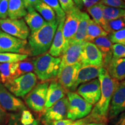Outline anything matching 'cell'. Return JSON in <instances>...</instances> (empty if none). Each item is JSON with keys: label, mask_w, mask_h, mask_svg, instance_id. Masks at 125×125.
Listing matches in <instances>:
<instances>
[{"label": "cell", "mask_w": 125, "mask_h": 125, "mask_svg": "<svg viewBox=\"0 0 125 125\" xmlns=\"http://www.w3.org/2000/svg\"><path fill=\"white\" fill-rule=\"evenodd\" d=\"M81 13L82 12L81 11L80 9L76 7L65 15V21L62 29V35L64 38L62 53L69 46L70 42L74 38L77 31L81 19Z\"/></svg>", "instance_id": "cell-8"}, {"label": "cell", "mask_w": 125, "mask_h": 125, "mask_svg": "<svg viewBox=\"0 0 125 125\" xmlns=\"http://www.w3.org/2000/svg\"><path fill=\"white\" fill-rule=\"evenodd\" d=\"M67 97L68 100V109L67 118L76 121L83 119L90 113L93 105L74 92H68Z\"/></svg>", "instance_id": "cell-4"}, {"label": "cell", "mask_w": 125, "mask_h": 125, "mask_svg": "<svg viewBox=\"0 0 125 125\" xmlns=\"http://www.w3.org/2000/svg\"><path fill=\"white\" fill-rule=\"evenodd\" d=\"M123 1H125V0H123Z\"/></svg>", "instance_id": "cell-52"}, {"label": "cell", "mask_w": 125, "mask_h": 125, "mask_svg": "<svg viewBox=\"0 0 125 125\" xmlns=\"http://www.w3.org/2000/svg\"><path fill=\"white\" fill-rule=\"evenodd\" d=\"M59 22H46L38 30L31 32L28 37L30 55L38 56L46 53L51 48Z\"/></svg>", "instance_id": "cell-2"}, {"label": "cell", "mask_w": 125, "mask_h": 125, "mask_svg": "<svg viewBox=\"0 0 125 125\" xmlns=\"http://www.w3.org/2000/svg\"><path fill=\"white\" fill-rule=\"evenodd\" d=\"M28 55L15 53H0L1 63H16L27 59Z\"/></svg>", "instance_id": "cell-31"}, {"label": "cell", "mask_w": 125, "mask_h": 125, "mask_svg": "<svg viewBox=\"0 0 125 125\" xmlns=\"http://www.w3.org/2000/svg\"><path fill=\"white\" fill-rule=\"evenodd\" d=\"M0 29H1V28H0Z\"/></svg>", "instance_id": "cell-54"}, {"label": "cell", "mask_w": 125, "mask_h": 125, "mask_svg": "<svg viewBox=\"0 0 125 125\" xmlns=\"http://www.w3.org/2000/svg\"><path fill=\"white\" fill-rule=\"evenodd\" d=\"M87 11L92 17L94 21L102 27L106 32H108L107 22L104 19V16H103L102 4L98 2L87 8Z\"/></svg>", "instance_id": "cell-24"}, {"label": "cell", "mask_w": 125, "mask_h": 125, "mask_svg": "<svg viewBox=\"0 0 125 125\" xmlns=\"http://www.w3.org/2000/svg\"><path fill=\"white\" fill-rule=\"evenodd\" d=\"M41 1L48 5L54 10L59 22L62 19L65 18L66 15L61 8L58 0H41Z\"/></svg>", "instance_id": "cell-32"}, {"label": "cell", "mask_w": 125, "mask_h": 125, "mask_svg": "<svg viewBox=\"0 0 125 125\" xmlns=\"http://www.w3.org/2000/svg\"><path fill=\"white\" fill-rule=\"evenodd\" d=\"M112 58H125V46L119 43H114L112 46Z\"/></svg>", "instance_id": "cell-35"}, {"label": "cell", "mask_w": 125, "mask_h": 125, "mask_svg": "<svg viewBox=\"0 0 125 125\" xmlns=\"http://www.w3.org/2000/svg\"><path fill=\"white\" fill-rule=\"evenodd\" d=\"M122 83V84H123V85H125V80L124 81H123V82H122V83Z\"/></svg>", "instance_id": "cell-49"}, {"label": "cell", "mask_w": 125, "mask_h": 125, "mask_svg": "<svg viewBox=\"0 0 125 125\" xmlns=\"http://www.w3.org/2000/svg\"><path fill=\"white\" fill-rule=\"evenodd\" d=\"M61 57H55L48 53L32 59L34 71L37 77L42 82L54 79L58 74Z\"/></svg>", "instance_id": "cell-3"}, {"label": "cell", "mask_w": 125, "mask_h": 125, "mask_svg": "<svg viewBox=\"0 0 125 125\" xmlns=\"http://www.w3.org/2000/svg\"><path fill=\"white\" fill-rule=\"evenodd\" d=\"M65 19V18L62 19L59 21L52 43L48 52V53L55 57H60L61 55H62L63 52L64 38L62 35V29Z\"/></svg>", "instance_id": "cell-20"}, {"label": "cell", "mask_w": 125, "mask_h": 125, "mask_svg": "<svg viewBox=\"0 0 125 125\" xmlns=\"http://www.w3.org/2000/svg\"><path fill=\"white\" fill-rule=\"evenodd\" d=\"M49 85L48 81L37 84L25 96L24 101L26 105L34 112H41L44 109Z\"/></svg>", "instance_id": "cell-6"}, {"label": "cell", "mask_w": 125, "mask_h": 125, "mask_svg": "<svg viewBox=\"0 0 125 125\" xmlns=\"http://www.w3.org/2000/svg\"><path fill=\"white\" fill-rule=\"evenodd\" d=\"M0 105L5 110L10 112H21L26 109L23 101L10 93L1 82Z\"/></svg>", "instance_id": "cell-13"}, {"label": "cell", "mask_w": 125, "mask_h": 125, "mask_svg": "<svg viewBox=\"0 0 125 125\" xmlns=\"http://www.w3.org/2000/svg\"><path fill=\"white\" fill-rule=\"evenodd\" d=\"M99 2L107 7L125 9V2L123 0H100Z\"/></svg>", "instance_id": "cell-37"}, {"label": "cell", "mask_w": 125, "mask_h": 125, "mask_svg": "<svg viewBox=\"0 0 125 125\" xmlns=\"http://www.w3.org/2000/svg\"><path fill=\"white\" fill-rule=\"evenodd\" d=\"M92 42L100 51L103 57V67L107 69L112 59V43L107 36L98 37Z\"/></svg>", "instance_id": "cell-19"}, {"label": "cell", "mask_w": 125, "mask_h": 125, "mask_svg": "<svg viewBox=\"0 0 125 125\" xmlns=\"http://www.w3.org/2000/svg\"><path fill=\"white\" fill-rule=\"evenodd\" d=\"M20 114H13L10 115L9 119L8 125H24L21 123L20 120ZM29 125H39V121L38 120H34L32 124Z\"/></svg>", "instance_id": "cell-39"}, {"label": "cell", "mask_w": 125, "mask_h": 125, "mask_svg": "<svg viewBox=\"0 0 125 125\" xmlns=\"http://www.w3.org/2000/svg\"><path fill=\"white\" fill-rule=\"evenodd\" d=\"M115 125H125V112L122 114Z\"/></svg>", "instance_id": "cell-45"}, {"label": "cell", "mask_w": 125, "mask_h": 125, "mask_svg": "<svg viewBox=\"0 0 125 125\" xmlns=\"http://www.w3.org/2000/svg\"><path fill=\"white\" fill-rule=\"evenodd\" d=\"M68 109V100L64 97L48 108L43 109L42 120L45 124H52L53 122L65 119Z\"/></svg>", "instance_id": "cell-10"}, {"label": "cell", "mask_w": 125, "mask_h": 125, "mask_svg": "<svg viewBox=\"0 0 125 125\" xmlns=\"http://www.w3.org/2000/svg\"><path fill=\"white\" fill-rule=\"evenodd\" d=\"M7 119V114L0 105V125H4Z\"/></svg>", "instance_id": "cell-43"}, {"label": "cell", "mask_w": 125, "mask_h": 125, "mask_svg": "<svg viewBox=\"0 0 125 125\" xmlns=\"http://www.w3.org/2000/svg\"><path fill=\"white\" fill-rule=\"evenodd\" d=\"M34 71V64L32 59H26V60L16 62L15 79Z\"/></svg>", "instance_id": "cell-30"}, {"label": "cell", "mask_w": 125, "mask_h": 125, "mask_svg": "<svg viewBox=\"0 0 125 125\" xmlns=\"http://www.w3.org/2000/svg\"><path fill=\"white\" fill-rule=\"evenodd\" d=\"M98 79L101 86L100 98L90 113L86 117L82 119L83 123L108 122L111 101L119 83L111 77L107 69L103 67H101Z\"/></svg>", "instance_id": "cell-1"}, {"label": "cell", "mask_w": 125, "mask_h": 125, "mask_svg": "<svg viewBox=\"0 0 125 125\" xmlns=\"http://www.w3.org/2000/svg\"><path fill=\"white\" fill-rule=\"evenodd\" d=\"M27 10L34 8V7L40 2L41 0H22Z\"/></svg>", "instance_id": "cell-42"}, {"label": "cell", "mask_w": 125, "mask_h": 125, "mask_svg": "<svg viewBox=\"0 0 125 125\" xmlns=\"http://www.w3.org/2000/svg\"><path fill=\"white\" fill-rule=\"evenodd\" d=\"M81 67H103V57L97 47L92 42H85L81 55Z\"/></svg>", "instance_id": "cell-12"}, {"label": "cell", "mask_w": 125, "mask_h": 125, "mask_svg": "<svg viewBox=\"0 0 125 125\" xmlns=\"http://www.w3.org/2000/svg\"><path fill=\"white\" fill-rule=\"evenodd\" d=\"M89 125H107V123L104 122L100 123H88Z\"/></svg>", "instance_id": "cell-47"}, {"label": "cell", "mask_w": 125, "mask_h": 125, "mask_svg": "<svg viewBox=\"0 0 125 125\" xmlns=\"http://www.w3.org/2000/svg\"><path fill=\"white\" fill-rule=\"evenodd\" d=\"M8 13L10 19H19L27 15V10L22 0H9Z\"/></svg>", "instance_id": "cell-23"}, {"label": "cell", "mask_w": 125, "mask_h": 125, "mask_svg": "<svg viewBox=\"0 0 125 125\" xmlns=\"http://www.w3.org/2000/svg\"><path fill=\"white\" fill-rule=\"evenodd\" d=\"M81 67L80 62L72 65H65L59 68L57 80L65 90L70 92L75 82L78 70Z\"/></svg>", "instance_id": "cell-14"}, {"label": "cell", "mask_w": 125, "mask_h": 125, "mask_svg": "<svg viewBox=\"0 0 125 125\" xmlns=\"http://www.w3.org/2000/svg\"><path fill=\"white\" fill-rule=\"evenodd\" d=\"M0 28L3 32L21 40H27L30 35V29L23 19H0Z\"/></svg>", "instance_id": "cell-9"}, {"label": "cell", "mask_w": 125, "mask_h": 125, "mask_svg": "<svg viewBox=\"0 0 125 125\" xmlns=\"http://www.w3.org/2000/svg\"><path fill=\"white\" fill-rule=\"evenodd\" d=\"M108 33L106 32L102 27H100L90 19L89 22L87 29V34L85 42H92L93 40L98 37H105Z\"/></svg>", "instance_id": "cell-26"}, {"label": "cell", "mask_w": 125, "mask_h": 125, "mask_svg": "<svg viewBox=\"0 0 125 125\" xmlns=\"http://www.w3.org/2000/svg\"><path fill=\"white\" fill-rule=\"evenodd\" d=\"M24 18L25 22L30 30L31 32L41 29L46 22L34 8L28 10L27 15Z\"/></svg>", "instance_id": "cell-22"}, {"label": "cell", "mask_w": 125, "mask_h": 125, "mask_svg": "<svg viewBox=\"0 0 125 125\" xmlns=\"http://www.w3.org/2000/svg\"><path fill=\"white\" fill-rule=\"evenodd\" d=\"M100 0H83V7H85L87 9L94 5L97 4L100 2Z\"/></svg>", "instance_id": "cell-44"}, {"label": "cell", "mask_w": 125, "mask_h": 125, "mask_svg": "<svg viewBox=\"0 0 125 125\" xmlns=\"http://www.w3.org/2000/svg\"><path fill=\"white\" fill-rule=\"evenodd\" d=\"M45 125H52V124H45Z\"/></svg>", "instance_id": "cell-50"}, {"label": "cell", "mask_w": 125, "mask_h": 125, "mask_svg": "<svg viewBox=\"0 0 125 125\" xmlns=\"http://www.w3.org/2000/svg\"><path fill=\"white\" fill-rule=\"evenodd\" d=\"M74 1V4H75L76 7L81 9L83 7V0H73Z\"/></svg>", "instance_id": "cell-46"}, {"label": "cell", "mask_w": 125, "mask_h": 125, "mask_svg": "<svg viewBox=\"0 0 125 125\" xmlns=\"http://www.w3.org/2000/svg\"><path fill=\"white\" fill-rule=\"evenodd\" d=\"M77 93L91 105H96L101 97L100 82L94 79L80 85L77 89Z\"/></svg>", "instance_id": "cell-11"}, {"label": "cell", "mask_w": 125, "mask_h": 125, "mask_svg": "<svg viewBox=\"0 0 125 125\" xmlns=\"http://www.w3.org/2000/svg\"><path fill=\"white\" fill-rule=\"evenodd\" d=\"M9 0H1L0 2V19H5L8 16V5Z\"/></svg>", "instance_id": "cell-40"}, {"label": "cell", "mask_w": 125, "mask_h": 125, "mask_svg": "<svg viewBox=\"0 0 125 125\" xmlns=\"http://www.w3.org/2000/svg\"><path fill=\"white\" fill-rule=\"evenodd\" d=\"M85 42H71L62 54L59 68L65 65L80 62Z\"/></svg>", "instance_id": "cell-15"}, {"label": "cell", "mask_w": 125, "mask_h": 125, "mask_svg": "<svg viewBox=\"0 0 125 125\" xmlns=\"http://www.w3.org/2000/svg\"><path fill=\"white\" fill-rule=\"evenodd\" d=\"M0 53L30 55L27 40H21L0 31Z\"/></svg>", "instance_id": "cell-7"}, {"label": "cell", "mask_w": 125, "mask_h": 125, "mask_svg": "<svg viewBox=\"0 0 125 125\" xmlns=\"http://www.w3.org/2000/svg\"><path fill=\"white\" fill-rule=\"evenodd\" d=\"M1 0H0V2H1Z\"/></svg>", "instance_id": "cell-53"}, {"label": "cell", "mask_w": 125, "mask_h": 125, "mask_svg": "<svg viewBox=\"0 0 125 125\" xmlns=\"http://www.w3.org/2000/svg\"><path fill=\"white\" fill-rule=\"evenodd\" d=\"M102 9L103 16L107 22L123 18L125 15V9H123L107 7L102 4Z\"/></svg>", "instance_id": "cell-29"}, {"label": "cell", "mask_w": 125, "mask_h": 125, "mask_svg": "<svg viewBox=\"0 0 125 125\" xmlns=\"http://www.w3.org/2000/svg\"><path fill=\"white\" fill-rule=\"evenodd\" d=\"M37 77L33 73L23 75L4 84L6 88L14 96L24 97L37 85Z\"/></svg>", "instance_id": "cell-5"}, {"label": "cell", "mask_w": 125, "mask_h": 125, "mask_svg": "<svg viewBox=\"0 0 125 125\" xmlns=\"http://www.w3.org/2000/svg\"><path fill=\"white\" fill-rule=\"evenodd\" d=\"M82 123V119L73 121V120L67 119L53 122L52 124V125H81Z\"/></svg>", "instance_id": "cell-41"}, {"label": "cell", "mask_w": 125, "mask_h": 125, "mask_svg": "<svg viewBox=\"0 0 125 125\" xmlns=\"http://www.w3.org/2000/svg\"><path fill=\"white\" fill-rule=\"evenodd\" d=\"M34 9L38 12L46 22H53L57 20L54 10L42 1H40L34 7Z\"/></svg>", "instance_id": "cell-28"}, {"label": "cell", "mask_w": 125, "mask_h": 125, "mask_svg": "<svg viewBox=\"0 0 125 125\" xmlns=\"http://www.w3.org/2000/svg\"><path fill=\"white\" fill-rule=\"evenodd\" d=\"M58 1L61 8L65 12V15L69 13L76 7L73 0H58Z\"/></svg>", "instance_id": "cell-38"}, {"label": "cell", "mask_w": 125, "mask_h": 125, "mask_svg": "<svg viewBox=\"0 0 125 125\" xmlns=\"http://www.w3.org/2000/svg\"><path fill=\"white\" fill-rule=\"evenodd\" d=\"M101 68L96 66L81 67L78 70L75 82L70 92H74L79 85L96 79L99 75Z\"/></svg>", "instance_id": "cell-17"}, {"label": "cell", "mask_w": 125, "mask_h": 125, "mask_svg": "<svg viewBox=\"0 0 125 125\" xmlns=\"http://www.w3.org/2000/svg\"><path fill=\"white\" fill-rule=\"evenodd\" d=\"M108 32L109 34L120 30L125 27V20L122 18L118 19L107 21Z\"/></svg>", "instance_id": "cell-33"}, {"label": "cell", "mask_w": 125, "mask_h": 125, "mask_svg": "<svg viewBox=\"0 0 125 125\" xmlns=\"http://www.w3.org/2000/svg\"><path fill=\"white\" fill-rule=\"evenodd\" d=\"M90 19V18L86 12H82L77 31L71 42H85V40L86 37L87 26Z\"/></svg>", "instance_id": "cell-25"}, {"label": "cell", "mask_w": 125, "mask_h": 125, "mask_svg": "<svg viewBox=\"0 0 125 125\" xmlns=\"http://www.w3.org/2000/svg\"><path fill=\"white\" fill-rule=\"evenodd\" d=\"M16 63L0 64V81L3 84L15 79Z\"/></svg>", "instance_id": "cell-27"}, {"label": "cell", "mask_w": 125, "mask_h": 125, "mask_svg": "<svg viewBox=\"0 0 125 125\" xmlns=\"http://www.w3.org/2000/svg\"><path fill=\"white\" fill-rule=\"evenodd\" d=\"M20 120L23 125H29L32 124L35 119L30 111L26 109L23 110L20 113Z\"/></svg>", "instance_id": "cell-36"}, {"label": "cell", "mask_w": 125, "mask_h": 125, "mask_svg": "<svg viewBox=\"0 0 125 125\" xmlns=\"http://www.w3.org/2000/svg\"><path fill=\"white\" fill-rule=\"evenodd\" d=\"M108 38L112 43H119L125 46V27L110 33Z\"/></svg>", "instance_id": "cell-34"}, {"label": "cell", "mask_w": 125, "mask_h": 125, "mask_svg": "<svg viewBox=\"0 0 125 125\" xmlns=\"http://www.w3.org/2000/svg\"><path fill=\"white\" fill-rule=\"evenodd\" d=\"M81 125H89L88 123H82Z\"/></svg>", "instance_id": "cell-48"}, {"label": "cell", "mask_w": 125, "mask_h": 125, "mask_svg": "<svg viewBox=\"0 0 125 125\" xmlns=\"http://www.w3.org/2000/svg\"><path fill=\"white\" fill-rule=\"evenodd\" d=\"M125 111V85L119 83L112 96L108 111V118H115Z\"/></svg>", "instance_id": "cell-16"}, {"label": "cell", "mask_w": 125, "mask_h": 125, "mask_svg": "<svg viewBox=\"0 0 125 125\" xmlns=\"http://www.w3.org/2000/svg\"><path fill=\"white\" fill-rule=\"evenodd\" d=\"M107 70L111 77L116 81L125 79V58H112Z\"/></svg>", "instance_id": "cell-21"}, {"label": "cell", "mask_w": 125, "mask_h": 125, "mask_svg": "<svg viewBox=\"0 0 125 125\" xmlns=\"http://www.w3.org/2000/svg\"><path fill=\"white\" fill-rule=\"evenodd\" d=\"M66 92L57 79L52 81L48 88L44 109L51 107L54 103L64 97Z\"/></svg>", "instance_id": "cell-18"}, {"label": "cell", "mask_w": 125, "mask_h": 125, "mask_svg": "<svg viewBox=\"0 0 125 125\" xmlns=\"http://www.w3.org/2000/svg\"><path fill=\"white\" fill-rule=\"evenodd\" d=\"M123 18H124V19H125V16L123 17Z\"/></svg>", "instance_id": "cell-51"}]
</instances>
